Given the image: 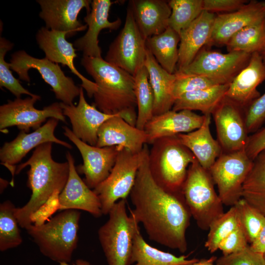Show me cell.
<instances>
[{
  "instance_id": "1",
  "label": "cell",
  "mask_w": 265,
  "mask_h": 265,
  "mask_svg": "<svg viewBox=\"0 0 265 265\" xmlns=\"http://www.w3.org/2000/svg\"><path fill=\"white\" fill-rule=\"evenodd\" d=\"M149 153L145 144L130 194L134 207L130 209V214L142 224L150 240L185 253L187 249L186 231L191 213L183 194L166 191L154 181L149 169Z\"/></svg>"
},
{
  "instance_id": "2",
  "label": "cell",
  "mask_w": 265,
  "mask_h": 265,
  "mask_svg": "<svg viewBox=\"0 0 265 265\" xmlns=\"http://www.w3.org/2000/svg\"><path fill=\"white\" fill-rule=\"evenodd\" d=\"M53 142L42 144L35 148L28 160L16 168V174L29 166L27 186L32 194L28 202L16 208L15 215L19 226L24 229L32 224L33 216L56 192L64 188L68 179L69 165L67 161L58 162L52 156Z\"/></svg>"
},
{
  "instance_id": "3",
  "label": "cell",
  "mask_w": 265,
  "mask_h": 265,
  "mask_svg": "<svg viewBox=\"0 0 265 265\" xmlns=\"http://www.w3.org/2000/svg\"><path fill=\"white\" fill-rule=\"evenodd\" d=\"M80 64L96 84L93 105L106 114L120 115L135 126L137 105L134 77L102 57L83 56Z\"/></svg>"
},
{
  "instance_id": "4",
  "label": "cell",
  "mask_w": 265,
  "mask_h": 265,
  "mask_svg": "<svg viewBox=\"0 0 265 265\" xmlns=\"http://www.w3.org/2000/svg\"><path fill=\"white\" fill-rule=\"evenodd\" d=\"M80 214L76 210L62 211L45 223L32 224L26 230L44 256L69 263L77 247Z\"/></svg>"
},
{
  "instance_id": "5",
  "label": "cell",
  "mask_w": 265,
  "mask_h": 265,
  "mask_svg": "<svg viewBox=\"0 0 265 265\" xmlns=\"http://www.w3.org/2000/svg\"><path fill=\"white\" fill-rule=\"evenodd\" d=\"M152 145L149 165L154 181L166 191L182 194L188 168L195 157L177 135L159 138Z\"/></svg>"
},
{
  "instance_id": "6",
  "label": "cell",
  "mask_w": 265,
  "mask_h": 265,
  "mask_svg": "<svg viewBox=\"0 0 265 265\" xmlns=\"http://www.w3.org/2000/svg\"><path fill=\"white\" fill-rule=\"evenodd\" d=\"M209 171L196 159L187 169L182 188L185 202L198 227L209 230L224 212L223 204L216 192Z\"/></svg>"
},
{
  "instance_id": "7",
  "label": "cell",
  "mask_w": 265,
  "mask_h": 265,
  "mask_svg": "<svg viewBox=\"0 0 265 265\" xmlns=\"http://www.w3.org/2000/svg\"><path fill=\"white\" fill-rule=\"evenodd\" d=\"M126 199L116 202L107 221L98 230L99 239L108 265H131L134 238L138 223L128 215Z\"/></svg>"
},
{
  "instance_id": "8",
  "label": "cell",
  "mask_w": 265,
  "mask_h": 265,
  "mask_svg": "<svg viewBox=\"0 0 265 265\" xmlns=\"http://www.w3.org/2000/svg\"><path fill=\"white\" fill-rule=\"evenodd\" d=\"M142 157L143 149L133 153L122 148L109 175L93 189L99 199L103 214H108L116 202L130 195Z\"/></svg>"
},
{
  "instance_id": "9",
  "label": "cell",
  "mask_w": 265,
  "mask_h": 265,
  "mask_svg": "<svg viewBox=\"0 0 265 265\" xmlns=\"http://www.w3.org/2000/svg\"><path fill=\"white\" fill-rule=\"evenodd\" d=\"M11 69L15 71L20 80L29 82L28 70L36 69L44 81L52 88L56 99L69 105L79 96L80 88L72 78L66 76L58 63L46 58H38L31 56L24 50L14 52L10 59Z\"/></svg>"
},
{
  "instance_id": "10",
  "label": "cell",
  "mask_w": 265,
  "mask_h": 265,
  "mask_svg": "<svg viewBox=\"0 0 265 265\" xmlns=\"http://www.w3.org/2000/svg\"><path fill=\"white\" fill-rule=\"evenodd\" d=\"M252 163L243 149L222 152L212 166L209 171L223 205L233 206L242 198L243 185Z\"/></svg>"
},
{
  "instance_id": "11",
  "label": "cell",
  "mask_w": 265,
  "mask_h": 265,
  "mask_svg": "<svg viewBox=\"0 0 265 265\" xmlns=\"http://www.w3.org/2000/svg\"><path fill=\"white\" fill-rule=\"evenodd\" d=\"M147 50L146 39L140 32L129 5L124 26L110 45L105 60L134 77L145 66Z\"/></svg>"
},
{
  "instance_id": "12",
  "label": "cell",
  "mask_w": 265,
  "mask_h": 265,
  "mask_svg": "<svg viewBox=\"0 0 265 265\" xmlns=\"http://www.w3.org/2000/svg\"><path fill=\"white\" fill-rule=\"evenodd\" d=\"M251 55L240 52L224 53L203 48L187 66L176 72L205 76L220 84H230L248 65Z\"/></svg>"
},
{
  "instance_id": "13",
  "label": "cell",
  "mask_w": 265,
  "mask_h": 265,
  "mask_svg": "<svg viewBox=\"0 0 265 265\" xmlns=\"http://www.w3.org/2000/svg\"><path fill=\"white\" fill-rule=\"evenodd\" d=\"M41 97L36 95L25 99L16 98L8 100L0 106V130L5 131L9 127L16 126L21 131L28 132L31 129L39 128L48 118H56L66 122L60 103L55 102L42 109L34 107Z\"/></svg>"
},
{
  "instance_id": "14",
  "label": "cell",
  "mask_w": 265,
  "mask_h": 265,
  "mask_svg": "<svg viewBox=\"0 0 265 265\" xmlns=\"http://www.w3.org/2000/svg\"><path fill=\"white\" fill-rule=\"evenodd\" d=\"M63 129L64 135L76 145L82 158L83 164L76 167L77 172L84 175L83 181L94 189L109 175L123 147L92 146L77 137L68 127L63 126Z\"/></svg>"
},
{
  "instance_id": "15",
  "label": "cell",
  "mask_w": 265,
  "mask_h": 265,
  "mask_svg": "<svg viewBox=\"0 0 265 265\" xmlns=\"http://www.w3.org/2000/svg\"><path fill=\"white\" fill-rule=\"evenodd\" d=\"M212 115L222 152L244 149L249 136L244 110L225 97Z\"/></svg>"
},
{
  "instance_id": "16",
  "label": "cell",
  "mask_w": 265,
  "mask_h": 265,
  "mask_svg": "<svg viewBox=\"0 0 265 265\" xmlns=\"http://www.w3.org/2000/svg\"><path fill=\"white\" fill-rule=\"evenodd\" d=\"M59 121L56 118H50L34 132L27 133L21 131L15 138L4 143L0 149V163L8 168L13 178L17 168L16 164L30 150L42 144L51 142L72 149L71 145L57 138L54 135Z\"/></svg>"
},
{
  "instance_id": "17",
  "label": "cell",
  "mask_w": 265,
  "mask_h": 265,
  "mask_svg": "<svg viewBox=\"0 0 265 265\" xmlns=\"http://www.w3.org/2000/svg\"><path fill=\"white\" fill-rule=\"evenodd\" d=\"M90 0H37L41 11L39 16L51 30L68 31L69 37L76 32L85 30L86 24L78 20V15L83 8L87 13L91 10Z\"/></svg>"
},
{
  "instance_id": "18",
  "label": "cell",
  "mask_w": 265,
  "mask_h": 265,
  "mask_svg": "<svg viewBox=\"0 0 265 265\" xmlns=\"http://www.w3.org/2000/svg\"><path fill=\"white\" fill-rule=\"evenodd\" d=\"M69 34L68 31L51 30L43 26L38 30L36 40L40 49L44 52L45 58L67 66L80 80L81 87L85 90L87 96L92 98L96 84L81 75L75 67L74 60L77 54L74 45L66 40Z\"/></svg>"
},
{
  "instance_id": "19",
  "label": "cell",
  "mask_w": 265,
  "mask_h": 265,
  "mask_svg": "<svg viewBox=\"0 0 265 265\" xmlns=\"http://www.w3.org/2000/svg\"><path fill=\"white\" fill-rule=\"evenodd\" d=\"M265 19V1H249L238 10L215 15L207 46L226 45L237 32Z\"/></svg>"
},
{
  "instance_id": "20",
  "label": "cell",
  "mask_w": 265,
  "mask_h": 265,
  "mask_svg": "<svg viewBox=\"0 0 265 265\" xmlns=\"http://www.w3.org/2000/svg\"><path fill=\"white\" fill-rule=\"evenodd\" d=\"M69 165L68 180L58 196V209L61 211L76 210L86 211L95 217L103 215L99 198L80 177L75 160L69 152L66 153Z\"/></svg>"
},
{
  "instance_id": "21",
  "label": "cell",
  "mask_w": 265,
  "mask_h": 265,
  "mask_svg": "<svg viewBox=\"0 0 265 265\" xmlns=\"http://www.w3.org/2000/svg\"><path fill=\"white\" fill-rule=\"evenodd\" d=\"M79 100L77 106L60 103L63 115L69 118L72 132L81 141L96 146L98 132L102 125L117 114H108L89 104L84 97L83 88L80 87Z\"/></svg>"
},
{
  "instance_id": "22",
  "label": "cell",
  "mask_w": 265,
  "mask_h": 265,
  "mask_svg": "<svg viewBox=\"0 0 265 265\" xmlns=\"http://www.w3.org/2000/svg\"><path fill=\"white\" fill-rule=\"evenodd\" d=\"M110 0H93L90 11L84 17L88 26L85 34L74 43L77 50L82 52L83 56L102 57V50L98 44V36L101 31L107 28L110 30L119 28L122 21L118 18L114 21L108 20L109 10L113 4Z\"/></svg>"
},
{
  "instance_id": "23",
  "label": "cell",
  "mask_w": 265,
  "mask_h": 265,
  "mask_svg": "<svg viewBox=\"0 0 265 265\" xmlns=\"http://www.w3.org/2000/svg\"><path fill=\"white\" fill-rule=\"evenodd\" d=\"M265 80V65L261 54H251L248 65L230 83L225 97L245 110L260 96L258 86Z\"/></svg>"
},
{
  "instance_id": "24",
  "label": "cell",
  "mask_w": 265,
  "mask_h": 265,
  "mask_svg": "<svg viewBox=\"0 0 265 265\" xmlns=\"http://www.w3.org/2000/svg\"><path fill=\"white\" fill-rule=\"evenodd\" d=\"M204 117V114L200 115L188 110H170L153 116L144 129L147 135V144L163 137L192 132L201 126Z\"/></svg>"
},
{
  "instance_id": "25",
  "label": "cell",
  "mask_w": 265,
  "mask_h": 265,
  "mask_svg": "<svg viewBox=\"0 0 265 265\" xmlns=\"http://www.w3.org/2000/svg\"><path fill=\"white\" fill-rule=\"evenodd\" d=\"M147 143L144 130L131 125L117 114L107 120L99 128L96 146H117L133 153H139Z\"/></svg>"
},
{
  "instance_id": "26",
  "label": "cell",
  "mask_w": 265,
  "mask_h": 265,
  "mask_svg": "<svg viewBox=\"0 0 265 265\" xmlns=\"http://www.w3.org/2000/svg\"><path fill=\"white\" fill-rule=\"evenodd\" d=\"M215 17V14L203 10L188 26L181 31L176 71L187 66L204 46L208 45Z\"/></svg>"
},
{
  "instance_id": "27",
  "label": "cell",
  "mask_w": 265,
  "mask_h": 265,
  "mask_svg": "<svg viewBox=\"0 0 265 265\" xmlns=\"http://www.w3.org/2000/svg\"><path fill=\"white\" fill-rule=\"evenodd\" d=\"M131 7L136 24L146 40L161 34L168 27L171 9L168 1L164 0H132Z\"/></svg>"
},
{
  "instance_id": "28",
  "label": "cell",
  "mask_w": 265,
  "mask_h": 265,
  "mask_svg": "<svg viewBox=\"0 0 265 265\" xmlns=\"http://www.w3.org/2000/svg\"><path fill=\"white\" fill-rule=\"evenodd\" d=\"M204 115V121L200 128L177 136L181 143L193 153L200 164L209 171L222 154V150L211 133V115Z\"/></svg>"
},
{
  "instance_id": "29",
  "label": "cell",
  "mask_w": 265,
  "mask_h": 265,
  "mask_svg": "<svg viewBox=\"0 0 265 265\" xmlns=\"http://www.w3.org/2000/svg\"><path fill=\"white\" fill-rule=\"evenodd\" d=\"M145 66L154 95L153 115L171 110L175 102L173 95L175 73L170 74L162 68L148 49Z\"/></svg>"
},
{
  "instance_id": "30",
  "label": "cell",
  "mask_w": 265,
  "mask_h": 265,
  "mask_svg": "<svg viewBox=\"0 0 265 265\" xmlns=\"http://www.w3.org/2000/svg\"><path fill=\"white\" fill-rule=\"evenodd\" d=\"M230 84L185 93L174 102L171 110H199L204 115L212 113L225 97Z\"/></svg>"
},
{
  "instance_id": "31",
  "label": "cell",
  "mask_w": 265,
  "mask_h": 265,
  "mask_svg": "<svg viewBox=\"0 0 265 265\" xmlns=\"http://www.w3.org/2000/svg\"><path fill=\"white\" fill-rule=\"evenodd\" d=\"M188 257H178L153 247L143 238L139 228L134 238L131 265H190L199 260Z\"/></svg>"
},
{
  "instance_id": "32",
  "label": "cell",
  "mask_w": 265,
  "mask_h": 265,
  "mask_svg": "<svg viewBox=\"0 0 265 265\" xmlns=\"http://www.w3.org/2000/svg\"><path fill=\"white\" fill-rule=\"evenodd\" d=\"M180 40L179 34L169 26L161 34L146 40L147 49L161 67L170 74H174L177 70Z\"/></svg>"
},
{
  "instance_id": "33",
  "label": "cell",
  "mask_w": 265,
  "mask_h": 265,
  "mask_svg": "<svg viewBox=\"0 0 265 265\" xmlns=\"http://www.w3.org/2000/svg\"><path fill=\"white\" fill-rule=\"evenodd\" d=\"M242 198L265 216V150L253 160L243 185Z\"/></svg>"
},
{
  "instance_id": "34",
  "label": "cell",
  "mask_w": 265,
  "mask_h": 265,
  "mask_svg": "<svg viewBox=\"0 0 265 265\" xmlns=\"http://www.w3.org/2000/svg\"><path fill=\"white\" fill-rule=\"evenodd\" d=\"M134 93L137 108L135 127L144 130L146 124L153 117L154 93L145 66L139 69L134 76Z\"/></svg>"
},
{
  "instance_id": "35",
  "label": "cell",
  "mask_w": 265,
  "mask_h": 265,
  "mask_svg": "<svg viewBox=\"0 0 265 265\" xmlns=\"http://www.w3.org/2000/svg\"><path fill=\"white\" fill-rule=\"evenodd\" d=\"M228 52L261 54L265 49V19L235 33L226 45Z\"/></svg>"
},
{
  "instance_id": "36",
  "label": "cell",
  "mask_w": 265,
  "mask_h": 265,
  "mask_svg": "<svg viewBox=\"0 0 265 265\" xmlns=\"http://www.w3.org/2000/svg\"><path fill=\"white\" fill-rule=\"evenodd\" d=\"M16 207L9 200L0 205V251L16 247L23 241L15 215Z\"/></svg>"
},
{
  "instance_id": "37",
  "label": "cell",
  "mask_w": 265,
  "mask_h": 265,
  "mask_svg": "<svg viewBox=\"0 0 265 265\" xmlns=\"http://www.w3.org/2000/svg\"><path fill=\"white\" fill-rule=\"evenodd\" d=\"M171 9L168 26L179 34L203 11V0H170Z\"/></svg>"
},
{
  "instance_id": "38",
  "label": "cell",
  "mask_w": 265,
  "mask_h": 265,
  "mask_svg": "<svg viewBox=\"0 0 265 265\" xmlns=\"http://www.w3.org/2000/svg\"><path fill=\"white\" fill-rule=\"evenodd\" d=\"M239 225L237 208L234 205L211 224L205 247L211 253L216 252L220 243Z\"/></svg>"
},
{
  "instance_id": "39",
  "label": "cell",
  "mask_w": 265,
  "mask_h": 265,
  "mask_svg": "<svg viewBox=\"0 0 265 265\" xmlns=\"http://www.w3.org/2000/svg\"><path fill=\"white\" fill-rule=\"evenodd\" d=\"M240 225L248 243L256 238L265 223V216L241 198L235 205Z\"/></svg>"
},
{
  "instance_id": "40",
  "label": "cell",
  "mask_w": 265,
  "mask_h": 265,
  "mask_svg": "<svg viewBox=\"0 0 265 265\" xmlns=\"http://www.w3.org/2000/svg\"><path fill=\"white\" fill-rule=\"evenodd\" d=\"M14 44L4 37L0 38V87H5L16 98H21L23 94L34 97L33 94L25 88L12 75L10 70V64L4 59L7 52L10 51Z\"/></svg>"
},
{
  "instance_id": "41",
  "label": "cell",
  "mask_w": 265,
  "mask_h": 265,
  "mask_svg": "<svg viewBox=\"0 0 265 265\" xmlns=\"http://www.w3.org/2000/svg\"><path fill=\"white\" fill-rule=\"evenodd\" d=\"M175 74L176 80L173 88L175 100L185 93L220 85L217 81L201 75H187L178 72Z\"/></svg>"
},
{
  "instance_id": "42",
  "label": "cell",
  "mask_w": 265,
  "mask_h": 265,
  "mask_svg": "<svg viewBox=\"0 0 265 265\" xmlns=\"http://www.w3.org/2000/svg\"><path fill=\"white\" fill-rule=\"evenodd\" d=\"M216 265H265L264 254L252 250L249 245L238 252L217 258Z\"/></svg>"
},
{
  "instance_id": "43",
  "label": "cell",
  "mask_w": 265,
  "mask_h": 265,
  "mask_svg": "<svg viewBox=\"0 0 265 265\" xmlns=\"http://www.w3.org/2000/svg\"><path fill=\"white\" fill-rule=\"evenodd\" d=\"M245 120L248 133H253L260 129L265 121V93L245 110Z\"/></svg>"
},
{
  "instance_id": "44",
  "label": "cell",
  "mask_w": 265,
  "mask_h": 265,
  "mask_svg": "<svg viewBox=\"0 0 265 265\" xmlns=\"http://www.w3.org/2000/svg\"><path fill=\"white\" fill-rule=\"evenodd\" d=\"M249 245L240 225L226 237L219 244L218 249L226 256L238 252Z\"/></svg>"
},
{
  "instance_id": "45",
  "label": "cell",
  "mask_w": 265,
  "mask_h": 265,
  "mask_svg": "<svg viewBox=\"0 0 265 265\" xmlns=\"http://www.w3.org/2000/svg\"><path fill=\"white\" fill-rule=\"evenodd\" d=\"M249 1L246 0H203V9L210 13L235 12Z\"/></svg>"
},
{
  "instance_id": "46",
  "label": "cell",
  "mask_w": 265,
  "mask_h": 265,
  "mask_svg": "<svg viewBox=\"0 0 265 265\" xmlns=\"http://www.w3.org/2000/svg\"><path fill=\"white\" fill-rule=\"evenodd\" d=\"M244 150L247 156L252 160L265 150V127L260 129L249 136Z\"/></svg>"
},
{
  "instance_id": "47",
  "label": "cell",
  "mask_w": 265,
  "mask_h": 265,
  "mask_svg": "<svg viewBox=\"0 0 265 265\" xmlns=\"http://www.w3.org/2000/svg\"><path fill=\"white\" fill-rule=\"evenodd\" d=\"M255 252L264 254L265 253V223L256 238L249 245Z\"/></svg>"
},
{
  "instance_id": "48",
  "label": "cell",
  "mask_w": 265,
  "mask_h": 265,
  "mask_svg": "<svg viewBox=\"0 0 265 265\" xmlns=\"http://www.w3.org/2000/svg\"><path fill=\"white\" fill-rule=\"evenodd\" d=\"M216 259L217 257L213 256L208 259L199 260L196 263L190 265H216L214 263L215 262Z\"/></svg>"
},
{
  "instance_id": "49",
  "label": "cell",
  "mask_w": 265,
  "mask_h": 265,
  "mask_svg": "<svg viewBox=\"0 0 265 265\" xmlns=\"http://www.w3.org/2000/svg\"><path fill=\"white\" fill-rule=\"evenodd\" d=\"M59 265H92L89 262L83 259H77L73 265H70L69 263H61Z\"/></svg>"
},
{
  "instance_id": "50",
  "label": "cell",
  "mask_w": 265,
  "mask_h": 265,
  "mask_svg": "<svg viewBox=\"0 0 265 265\" xmlns=\"http://www.w3.org/2000/svg\"><path fill=\"white\" fill-rule=\"evenodd\" d=\"M260 54L262 57L263 62L265 65V49Z\"/></svg>"
},
{
  "instance_id": "51",
  "label": "cell",
  "mask_w": 265,
  "mask_h": 265,
  "mask_svg": "<svg viewBox=\"0 0 265 265\" xmlns=\"http://www.w3.org/2000/svg\"><path fill=\"white\" fill-rule=\"evenodd\" d=\"M264 257H265V254H264Z\"/></svg>"
}]
</instances>
